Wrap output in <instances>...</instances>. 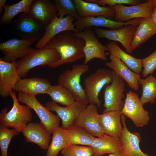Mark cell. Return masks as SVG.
Masks as SVG:
<instances>
[{"mask_svg": "<svg viewBox=\"0 0 156 156\" xmlns=\"http://www.w3.org/2000/svg\"><path fill=\"white\" fill-rule=\"evenodd\" d=\"M73 32L66 31L58 34L43 48L55 49L60 56V60L49 65V67L56 68L65 63L74 62L85 58V42L82 38L74 36Z\"/></svg>", "mask_w": 156, "mask_h": 156, "instance_id": "1", "label": "cell"}, {"mask_svg": "<svg viewBox=\"0 0 156 156\" xmlns=\"http://www.w3.org/2000/svg\"><path fill=\"white\" fill-rule=\"evenodd\" d=\"M13 102L12 107L7 112V107L3 108L0 113V125L17 130L22 132L32 118L31 109L26 105H21L16 96V92H9Z\"/></svg>", "mask_w": 156, "mask_h": 156, "instance_id": "2", "label": "cell"}, {"mask_svg": "<svg viewBox=\"0 0 156 156\" xmlns=\"http://www.w3.org/2000/svg\"><path fill=\"white\" fill-rule=\"evenodd\" d=\"M60 58L59 54L53 49L32 48L16 61L18 74L21 78H25L29 71L33 68L40 66H48Z\"/></svg>", "mask_w": 156, "mask_h": 156, "instance_id": "3", "label": "cell"}, {"mask_svg": "<svg viewBox=\"0 0 156 156\" xmlns=\"http://www.w3.org/2000/svg\"><path fill=\"white\" fill-rule=\"evenodd\" d=\"M89 68L87 64L73 65L71 69L64 71L58 78V84L67 89L75 101L87 106L88 101L84 89L80 83L81 75L87 72Z\"/></svg>", "mask_w": 156, "mask_h": 156, "instance_id": "4", "label": "cell"}, {"mask_svg": "<svg viewBox=\"0 0 156 156\" xmlns=\"http://www.w3.org/2000/svg\"><path fill=\"white\" fill-rule=\"evenodd\" d=\"M113 80L112 71L105 68H99L86 77L84 80L85 91L90 104L100 107L101 101L99 98L101 90Z\"/></svg>", "mask_w": 156, "mask_h": 156, "instance_id": "5", "label": "cell"}, {"mask_svg": "<svg viewBox=\"0 0 156 156\" xmlns=\"http://www.w3.org/2000/svg\"><path fill=\"white\" fill-rule=\"evenodd\" d=\"M17 97L19 102L25 104L35 111L40 120V123L50 134L60 127V119L47 107L42 105L35 96L19 91L18 92Z\"/></svg>", "mask_w": 156, "mask_h": 156, "instance_id": "6", "label": "cell"}, {"mask_svg": "<svg viewBox=\"0 0 156 156\" xmlns=\"http://www.w3.org/2000/svg\"><path fill=\"white\" fill-rule=\"evenodd\" d=\"M113 80L111 83L104 87L105 108L103 113L110 111L121 112L124 103L122 100L125 95V82L113 70Z\"/></svg>", "mask_w": 156, "mask_h": 156, "instance_id": "7", "label": "cell"}, {"mask_svg": "<svg viewBox=\"0 0 156 156\" xmlns=\"http://www.w3.org/2000/svg\"><path fill=\"white\" fill-rule=\"evenodd\" d=\"M143 105L137 94L129 91L126 94L121 113L129 118L136 127H142L148 125L150 118Z\"/></svg>", "mask_w": 156, "mask_h": 156, "instance_id": "8", "label": "cell"}, {"mask_svg": "<svg viewBox=\"0 0 156 156\" xmlns=\"http://www.w3.org/2000/svg\"><path fill=\"white\" fill-rule=\"evenodd\" d=\"M156 2V0H148L131 6L116 5L112 6L115 13L114 20L123 22L138 18H151Z\"/></svg>", "mask_w": 156, "mask_h": 156, "instance_id": "9", "label": "cell"}, {"mask_svg": "<svg viewBox=\"0 0 156 156\" xmlns=\"http://www.w3.org/2000/svg\"><path fill=\"white\" fill-rule=\"evenodd\" d=\"M73 35L75 37L82 38L85 42L83 64H87L90 60L95 58L104 61L107 60L105 51H108V49L99 41L92 27L86 28L78 32H73Z\"/></svg>", "mask_w": 156, "mask_h": 156, "instance_id": "10", "label": "cell"}, {"mask_svg": "<svg viewBox=\"0 0 156 156\" xmlns=\"http://www.w3.org/2000/svg\"><path fill=\"white\" fill-rule=\"evenodd\" d=\"M140 22L125 25L114 30L104 29L95 27L93 29L98 38H104L114 41H118L129 54L133 51L131 47V42Z\"/></svg>", "mask_w": 156, "mask_h": 156, "instance_id": "11", "label": "cell"}, {"mask_svg": "<svg viewBox=\"0 0 156 156\" xmlns=\"http://www.w3.org/2000/svg\"><path fill=\"white\" fill-rule=\"evenodd\" d=\"M36 41L38 40L34 38H12L0 42V50L4 55L0 59L8 62L16 61L18 58H21L32 49L31 45Z\"/></svg>", "mask_w": 156, "mask_h": 156, "instance_id": "12", "label": "cell"}, {"mask_svg": "<svg viewBox=\"0 0 156 156\" xmlns=\"http://www.w3.org/2000/svg\"><path fill=\"white\" fill-rule=\"evenodd\" d=\"M121 121L123 127L119 139L120 143V150L124 156H150L141 150L139 144L141 137L138 132H131L128 129L126 123L125 116L122 114Z\"/></svg>", "mask_w": 156, "mask_h": 156, "instance_id": "13", "label": "cell"}, {"mask_svg": "<svg viewBox=\"0 0 156 156\" xmlns=\"http://www.w3.org/2000/svg\"><path fill=\"white\" fill-rule=\"evenodd\" d=\"M75 18L68 15L62 18L57 16L45 28V32L43 37L35 45L36 49L43 48L53 37L65 31H69L74 32H79L73 24Z\"/></svg>", "mask_w": 156, "mask_h": 156, "instance_id": "14", "label": "cell"}, {"mask_svg": "<svg viewBox=\"0 0 156 156\" xmlns=\"http://www.w3.org/2000/svg\"><path fill=\"white\" fill-rule=\"evenodd\" d=\"M99 115L96 106L90 104L81 112L74 126L94 137L101 136L105 134L99 123Z\"/></svg>", "mask_w": 156, "mask_h": 156, "instance_id": "15", "label": "cell"}, {"mask_svg": "<svg viewBox=\"0 0 156 156\" xmlns=\"http://www.w3.org/2000/svg\"><path fill=\"white\" fill-rule=\"evenodd\" d=\"M45 106L51 111L55 112L62 121V127L67 130L74 125L75 122L82 111L87 106L75 101L70 105L63 107L53 102H48Z\"/></svg>", "mask_w": 156, "mask_h": 156, "instance_id": "16", "label": "cell"}, {"mask_svg": "<svg viewBox=\"0 0 156 156\" xmlns=\"http://www.w3.org/2000/svg\"><path fill=\"white\" fill-rule=\"evenodd\" d=\"M57 12L52 1L49 0H34L29 14L41 26L45 28L57 16Z\"/></svg>", "mask_w": 156, "mask_h": 156, "instance_id": "17", "label": "cell"}, {"mask_svg": "<svg viewBox=\"0 0 156 156\" xmlns=\"http://www.w3.org/2000/svg\"><path fill=\"white\" fill-rule=\"evenodd\" d=\"M16 61L5 62L0 59V95L3 98L10 95L9 92L13 89L21 78L17 70Z\"/></svg>", "mask_w": 156, "mask_h": 156, "instance_id": "18", "label": "cell"}, {"mask_svg": "<svg viewBox=\"0 0 156 156\" xmlns=\"http://www.w3.org/2000/svg\"><path fill=\"white\" fill-rule=\"evenodd\" d=\"M15 22L16 30L22 39L34 38L38 41L44 34L45 28L34 21L29 13H21Z\"/></svg>", "mask_w": 156, "mask_h": 156, "instance_id": "19", "label": "cell"}, {"mask_svg": "<svg viewBox=\"0 0 156 156\" xmlns=\"http://www.w3.org/2000/svg\"><path fill=\"white\" fill-rule=\"evenodd\" d=\"M142 18L132 19L126 22H121L115 21L103 16L86 17L76 20L73 24L79 31L85 29L92 27H103L114 30L123 26L139 22Z\"/></svg>", "mask_w": 156, "mask_h": 156, "instance_id": "20", "label": "cell"}, {"mask_svg": "<svg viewBox=\"0 0 156 156\" xmlns=\"http://www.w3.org/2000/svg\"><path fill=\"white\" fill-rule=\"evenodd\" d=\"M22 132L27 142L35 143L42 149L47 150L50 144L51 134L40 123L29 122Z\"/></svg>", "mask_w": 156, "mask_h": 156, "instance_id": "21", "label": "cell"}, {"mask_svg": "<svg viewBox=\"0 0 156 156\" xmlns=\"http://www.w3.org/2000/svg\"><path fill=\"white\" fill-rule=\"evenodd\" d=\"M51 86L50 81L46 78L37 77L21 78L15 85L13 90L22 92L34 96L39 94H47Z\"/></svg>", "mask_w": 156, "mask_h": 156, "instance_id": "22", "label": "cell"}, {"mask_svg": "<svg viewBox=\"0 0 156 156\" xmlns=\"http://www.w3.org/2000/svg\"><path fill=\"white\" fill-rule=\"evenodd\" d=\"M77 12L81 18L103 16L111 19L115 13L112 6H101L96 3L82 0H73Z\"/></svg>", "mask_w": 156, "mask_h": 156, "instance_id": "23", "label": "cell"}, {"mask_svg": "<svg viewBox=\"0 0 156 156\" xmlns=\"http://www.w3.org/2000/svg\"><path fill=\"white\" fill-rule=\"evenodd\" d=\"M109 57L111 61L106 62L105 65L125 81L131 89L138 90V81L141 77L140 75L131 70L120 59L113 55L110 54Z\"/></svg>", "mask_w": 156, "mask_h": 156, "instance_id": "24", "label": "cell"}, {"mask_svg": "<svg viewBox=\"0 0 156 156\" xmlns=\"http://www.w3.org/2000/svg\"><path fill=\"white\" fill-rule=\"evenodd\" d=\"M121 114L118 111H110L99 114V123L105 134L119 138L122 129Z\"/></svg>", "mask_w": 156, "mask_h": 156, "instance_id": "25", "label": "cell"}, {"mask_svg": "<svg viewBox=\"0 0 156 156\" xmlns=\"http://www.w3.org/2000/svg\"><path fill=\"white\" fill-rule=\"evenodd\" d=\"M90 146L93 156H103L105 154H111L120 150V143L119 138L104 134L95 138Z\"/></svg>", "mask_w": 156, "mask_h": 156, "instance_id": "26", "label": "cell"}, {"mask_svg": "<svg viewBox=\"0 0 156 156\" xmlns=\"http://www.w3.org/2000/svg\"><path fill=\"white\" fill-rule=\"evenodd\" d=\"M156 34V25L151 18H142L136 29L131 44L132 51Z\"/></svg>", "mask_w": 156, "mask_h": 156, "instance_id": "27", "label": "cell"}, {"mask_svg": "<svg viewBox=\"0 0 156 156\" xmlns=\"http://www.w3.org/2000/svg\"><path fill=\"white\" fill-rule=\"evenodd\" d=\"M106 47L110 54L120 59L131 70L140 74L142 67V59L136 58L126 53L114 41L108 43Z\"/></svg>", "mask_w": 156, "mask_h": 156, "instance_id": "28", "label": "cell"}, {"mask_svg": "<svg viewBox=\"0 0 156 156\" xmlns=\"http://www.w3.org/2000/svg\"><path fill=\"white\" fill-rule=\"evenodd\" d=\"M51 141L47 150L46 156H57L59 153L68 146L66 130L59 127L52 133Z\"/></svg>", "mask_w": 156, "mask_h": 156, "instance_id": "29", "label": "cell"}, {"mask_svg": "<svg viewBox=\"0 0 156 156\" xmlns=\"http://www.w3.org/2000/svg\"><path fill=\"white\" fill-rule=\"evenodd\" d=\"M33 0H22L12 5H5L3 8L4 12L0 19V23L4 24L10 22L16 16L21 13H29Z\"/></svg>", "mask_w": 156, "mask_h": 156, "instance_id": "30", "label": "cell"}, {"mask_svg": "<svg viewBox=\"0 0 156 156\" xmlns=\"http://www.w3.org/2000/svg\"><path fill=\"white\" fill-rule=\"evenodd\" d=\"M68 146L72 145L90 146L95 137L80 128L73 126L66 130Z\"/></svg>", "mask_w": 156, "mask_h": 156, "instance_id": "31", "label": "cell"}, {"mask_svg": "<svg viewBox=\"0 0 156 156\" xmlns=\"http://www.w3.org/2000/svg\"><path fill=\"white\" fill-rule=\"evenodd\" d=\"M139 85H141L142 93L140 98L142 103L153 104L156 99V80L152 75L147 76L144 79L140 78Z\"/></svg>", "mask_w": 156, "mask_h": 156, "instance_id": "32", "label": "cell"}, {"mask_svg": "<svg viewBox=\"0 0 156 156\" xmlns=\"http://www.w3.org/2000/svg\"><path fill=\"white\" fill-rule=\"evenodd\" d=\"M47 94L50 96L53 102L66 106L70 105L75 101L73 95L67 89L58 84L51 85Z\"/></svg>", "mask_w": 156, "mask_h": 156, "instance_id": "33", "label": "cell"}, {"mask_svg": "<svg viewBox=\"0 0 156 156\" xmlns=\"http://www.w3.org/2000/svg\"><path fill=\"white\" fill-rule=\"evenodd\" d=\"M53 2L58 12L57 16L62 18L65 15H70L76 20L81 17L79 15L75 5L72 0H54Z\"/></svg>", "mask_w": 156, "mask_h": 156, "instance_id": "34", "label": "cell"}, {"mask_svg": "<svg viewBox=\"0 0 156 156\" xmlns=\"http://www.w3.org/2000/svg\"><path fill=\"white\" fill-rule=\"evenodd\" d=\"M20 132L17 130L0 125V148L1 156H8V150L11 139L18 135Z\"/></svg>", "mask_w": 156, "mask_h": 156, "instance_id": "35", "label": "cell"}, {"mask_svg": "<svg viewBox=\"0 0 156 156\" xmlns=\"http://www.w3.org/2000/svg\"><path fill=\"white\" fill-rule=\"evenodd\" d=\"M62 156H93L90 146L72 145L63 148L60 151Z\"/></svg>", "mask_w": 156, "mask_h": 156, "instance_id": "36", "label": "cell"}, {"mask_svg": "<svg viewBox=\"0 0 156 156\" xmlns=\"http://www.w3.org/2000/svg\"><path fill=\"white\" fill-rule=\"evenodd\" d=\"M142 59L143 77H146L149 74L152 75L156 69V49L149 56Z\"/></svg>", "mask_w": 156, "mask_h": 156, "instance_id": "37", "label": "cell"}, {"mask_svg": "<svg viewBox=\"0 0 156 156\" xmlns=\"http://www.w3.org/2000/svg\"><path fill=\"white\" fill-rule=\"evenodd\" d=\"M90 1L103 6H105L107 5L113 6L116 5L123 4L134 5L141 3V1L139 0H91Z\"/></svg>", "mask_w": 156, "mask_h": 156, "instance_id": "38", "label": "cell"}, {"mask_svg": "<svg viewBox=\"0 0 156 156\" xmlns=\"http://www.w3.org/2000/svg\"><path fill=\"white\" fill-rule=\"evenodd\" d=\"M151 18L153 22L156 25V2L153 9Z\"/></svg>", "mask_w": 156, "mask_h": 156, "instance_id": "39", "label": "cell"}, {"mask_svg": "<svg viewBox=\"0 0 156 156\" xmlns=\"http://www.w3.org/2000/svg\"><path fill=\"white\" fill-rule=\"evenodd\" d=\"M6 1V0H0V13L2 14L3 12V8L5 6V4Z\"/></svg>", "mask_w": 156, "mask_h": 156, "instance_id": "40", "label": "cell"}, {"mask_svg": "<svg viewBox=\"0 0 156 156\" xmlns=\"http://www.w3.org/2000/svg\"><path fill=\"white\" fill-rule=\"evenodd\" d=\"M108 156H124L121 151L119 150L113 153L109 154Z\"/></svg>", "mask_w": 156, "mask_h": 156, "instance_id": "41", "label": "cell"}, {"mask_svg": "<svg viewBox=\"0 0 156 156\" xmlns=\"http://www.w3.org/2000/svg\"><path fill=\"white\" fill-rule=\"evenodd\" d=\"M155 78V79H156V78Z\"/></svg>", "mask_w": 156, "mask_h": 156, "instance_id": "42", "label": "cell"}, {"mask_svg": "<svg viewBox=\"0 0 156 156\" xmlns=\"http://www.w3.org/2000/svg\"><path fill=\"white\" fill-rule=\"evenodd\" d=\"M155 156H156V155H155Z\"/></svg>", "mask_w": 156, "mask_h": 156, "instance_id": "43", "label": "cell"}]
</instances>
